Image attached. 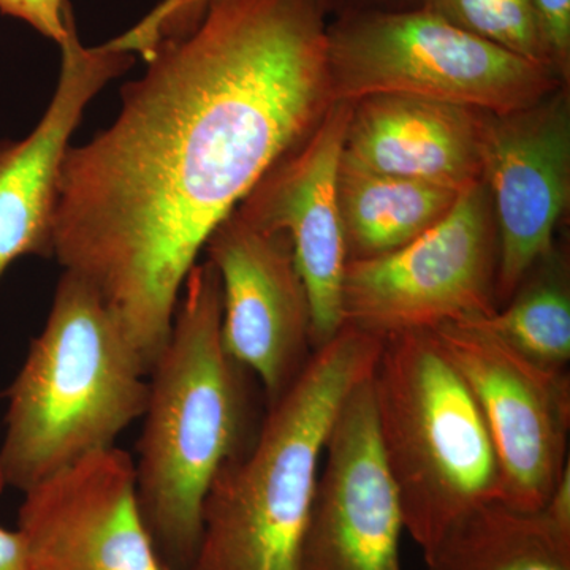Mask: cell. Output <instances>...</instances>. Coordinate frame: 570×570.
<instances>
[{"instance_id":"6da1fadb","label":"cell","mask_w":570,"mask_h":570,"mask_svg":"<svg viewBox=\"0 0 570 570\" xmlns=\"http://www.w3.org/2000/svg\"><path fill=\"white\" fill-rule=\"evenodd\" d=\"M324 0H212L63 159L52 257L96 288L148 374L223 220L332 107Z\"/></svg>"},{"instance_id":"7a4b0ae2","label":"cell","mask_w":570,"mask_h":570,"mask_svg":"<svg viewBox=\"0 0 570 570\" xmlns=\"http://www.w3.org/2000/svg\"><path fill=\"white\" fill-rule=\"evenodd\" d=\"M223 288L212 262L195 264L174 325L149 373L135 461L138 509L165 570H190L206 497L225 464L253 448V376L223 343Z\"/></svg>"},{"instance_id":"3957f363","label":"cell","mask_w":570,"mask_h":570,"mask_svg":"<svg viewBox=\"0 0 570 570\" xmlns=\"http://www.w3.org/2000/svg\"><path fill=\"white\" fill-rule=\"evenodd\" d=\"M382 340L344 325L266 406L253 448L214 479L190 570H303L326 438L344 400L370 376Z\"/></svg>"},{"instance_id":"277c9868","label":"cell","mask_w":570,"mask_h":570,"mask_svg":"<svg viewBox=\"0 0 570 570\" xmlns=\"http://www.w3.org/2000/svg\"><path fill=\"white\" fill-rule=\"evenodd\" d=\"M148 370L102 296L63 273L43 332L9 389L3 483L26 490L115 448L148 406Z\"/></svg>"},{"instance_id":"5b68a950","label":"cell","mask_w":570,"mask_h":570,"mask_svg":"<svg viewBox=\"0 0 570 570\" xmlns=\"http://www.w3.org/2000/svg\"><path fill=\"white\" fill-rule=\"evenodd\" d=\"M371 387L404 527L425 553L461 517L499 501L490 434L430 330L385 337Z\"/></svg>"},{"instance_id":"8992f818","label":"cell","mask_w":570,"mask_h":570,"mask_svg":"<svg viewBox=\"0 0 570 570\" xmlns=\"http://www.w3.org/2000/svg\"><path fill=\"white\" fill-rule=\"evenodd\" d=\"M328 66L333 102L406 94L509 112L568 86L549 67L502 50L426 9L335 18L328 24Z\"/></svg>"},{"instance_id":"52a82bcc","label":"cell","mask_w":570,"mask_h":570,"mask_svg":"<svg viewBox=\"0 0 570 570\" xmlns=\"http://www.w3.org/2000/svg\"><path fill=\"white\" fill-rule=\"evenodd\" d=\"M497 276V223L489 190L479 181L414 242L347 262L344 325L384 341L490 316L498 309Z\"/></svg>"},{"instance_id":"ba28073f","label":"cell","mask_w":570,"mask_h":570,"mask_svg":"<svg viewBox=\"0 0 570 570\" xmlns=\"http://www.w3.org/2000/svg\"><path fill=\"white\" fill-rule=\"evenodd\" d=\"M478 404L499 471V501L540 510L570 461V376L472 321L431 328Z\"/></svg>"},{"instance_id":"9c48e42d","label":"cell","mask_w":570,"mask_h":570,"mask_svg":"<svg viewBox=\"0 0 570 570\" xmlns=\"http://www.w3.org/2000/svg\"><path fill=\"white\" fill-rule=\"evenodd\" d=\"M480 159L497 223L499 307L551 253L569 205L568 86L521 110L483 111Z\"/></svg>"},{"instance_id":"30bf717a","label":"cell","mask_w":570,"mask_h":570,"mask_svg":"<svg viewBox=\"0 0 570 570\" xmlns=\"http://www.w3.org/2000/svg\"><path fill=\"white\" fill-rule=\"evenodd\" d=\"M223 288V343L275 403L313 354L311 311L291 239L232 212L205 246Z\"/></svg>"},{"instance_id":"8fae6325","label":"cell","mask_w":570,"mask_h":570,"mask_svg":"<svg viewBox=\"0 0 570 570\" xmlns=\"http://www.w3.org/2000/svg\"><path fill=\"white\" fill-rule=\"evenodd\" d=\"M404 532L403 508L379 442L370 374L348 393L330 428L303 570H403Z\"/></svg>"},{"instance_id":"7c38bea8","label":"cell","mask_w":570,"mask_h":570,"mask_svg":"<svg viewBox=\"0 0 570 570\" xmlns=\"http://www.w3.org/2000/svg\"><path fill=\"white\" fill-rule=\"evenodd\" d=\"M18 531L32 570H165L138 509L135 461L118 448L26 490Z\"/></svg>"},{"instance_id":"4fadbf2b","label":"cell","mask_w":570,"mask_h":570,"mask_svg":"<svg viewBox=\"0 0 570 570\" xmlns=\"http://www.w3.org/2000/svg\"><path fill=\"white\" fill-rule=\"evenodd\" d=\"M351 104L335 102L305 140L277 160L236 206L247 219L284 232L305 284L314 351L343 330L347 253L337 200Z\"/></svg>"},{"instance_id":"5bb4252c","label":"cell","mask_w":570,"mask_h":570,"mask_svg":"<svg viewBox=\"0 0 570 570\" xmlns=\"http://www.w3.org/2000/svg\"><path fill=\"white\" fill-rule=\"evenodd\" d=\"M61 75L43 118L20 141L0 142V277L26 255L52 257L59 176L86 107L134 66V55L81 43L73 11L59 45Z\"/></svg>"},{"instance_id":"9a60e30c","label":"cell","mask_w":570,"mask_h":570,"mask_svg":"<svg viewBox=\"0 0 570 570\" xmlns=\"http://www.w3.org/2000/svg\"><path fill=\"white\" fill-rule=\"evenodd\" d=\"M482 112L406 94L363 97L351 104L341 163L468 189L482 178Z\"/></svg>"},{"instance_id":"2e32d148","label":"cell","mask_w":570,"mask_h":570,"mask_svg":"<svg viewBox=\"0 0 570 570\" xmlns=\"http://www.w3.org/2000/svg\"><path fill=\"white\" fill-rule=\"evenodd\" d=\"M423 558L428 570H570V528L543 509L491 501L456 520Z\"/></svg>"},{"instance_id":"e0dca14e","label":"cell","mask_w":570,"mask_h":570,"mask_svg":"<svg viewBox=\"0 0 570 570\" xmlns=\"http://www.w3.org/2000/svg\"><path fill=\"white\" fill-rule=\"evenodd\" d=\"M463 190L341 163L337 200L347 262L393 253L441 223Z\"/></svg>"},{"instance_id":"ac0fdd59","label":"cell","mask_w":570,"mask_h":570,"mask_svg":"<svg viewBox=\"0 0 570 570\" xmlns=\"http://www.w3.org/2000/svg\"><path fill=\"white\" fill-rule=\"evenodd\" d=\"M564 255L551 249L493 314L472 318L502 343L542 365L568 370L570 287Z\"/></svg>"},{"instance_id":"d6986e66","label":"cell","mask_w":570,"mask_h":570,"mask_svg":"<svg viewBox=\"0 0 570 570\" xmlns=\"http://www.w3.org/2000/svg\"><path fill=\"white\" fill-rule=\"evenodd\" d=\"M423 9L502 50L553 70L530 0H423Z\"/></svg>"},{"instance_id":"ffe728a7","label":"cell","mask_w":570,"mask_h":570,"mask_svg":"<svg viewBox=\"0 0 570 570\" xmlns=\"http://www.w3.org/2000/svg\"><path fill=\"white\" fill-rule=\"evenodd\" d=\"M212 0H160L129 31L107 41L116 51L148 59L164 40L183 39L200 24Z\"/></svg>"},{"instance_id":"44dd1931","label":"cell","mask_w":570,"mask_h":570,"mask_svg":"<svg viewBox=\"0 0 570 570\" xmlns=\"http://www.w3.org/2000/svg\"><path fill=\"white\" fill-rule=\"evenodd\" d=\"M553 70L569 85L570 0H530Z\"/></svg>"},{"instance_id":"7402d4cb","label":"cell","mask_w":570,"mask_h":570,"mask_svg":"<svg viewBox=\"0 0 570 570\" xmlns=\"http://www.w3.org/2000/svg\"><path fill=\"white\" fill-rule=\"evenodd\" d=\"M69 0H0V11L28 22L37 32L61 45L67 36Z\"/></svg>"},{"instance_id":"603a6c76","label":"cell","mask_w":570,"mask_h":570,"mask_svg":"<svg viewBox=\"0 0 570 570\" xmlns=\"http://www.w3.org/2000/svg\"><path fill=\"white\" fill-rule=\"evenodd\" d=\"M330 17L423 9V0H324Z\"/></svg>"},{"instance_id":"cb8c5ba5","label":"cell","mask_w":570,"mask_h":570,"mask_svg":"<svg viewBox=\"0 0 570 570\" xmlns=\"http://www.w3.org/2000/svg\"><path fill=\"white\" fill-rule=\"evenodd\" d=\"M0 570H32L20 531L0 527Z\"/></svg>"},{"instance_id":"d4e9b609","label":"cell","mask_w":570,"mask_h":570,"mask_svg":"<svg viewBox=\"0 0 570 570\" xmlns=\"http://www.w3.org/2000/svg\"><path fill=\"white\" fill-rule=\"evenodd\" d=\"M6 489V483H3L2 475H0V491Z\"/></svg>"}]
</instances>
